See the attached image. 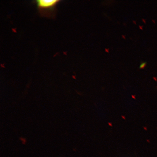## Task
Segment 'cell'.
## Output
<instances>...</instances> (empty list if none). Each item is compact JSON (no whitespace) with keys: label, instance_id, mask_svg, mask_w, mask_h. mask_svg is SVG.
I'll return each mask as SVG.
<instances>
[{"label":"cell","instance_id":"obj_1","mask_svg":"<svg viewBox=\"0 0 157 157\" xmlns=\"http://www.w3.org/2000/svg\"><path fill=\"white\" fill-rule=\"evenodd\" d=\"M59 2V0H37L36 3L39 13L42 16L52 17Z\"/></svg>","mask_w":157,"mask_h":157},{"label":"cell","instance_id":"obj_2","mask_svg":"<svg viewBox=\"0 0 157 157\" xmlns=\"http://www.w3.org/2000/svg\"><path fill=\"white\" fill-rule=\"evenodd\" d=\"M145 63H142V64H141L140 66V68H143L144 67H145Z\"/></svg>","mask_w":157,"mask_h":157}]
</instances>
